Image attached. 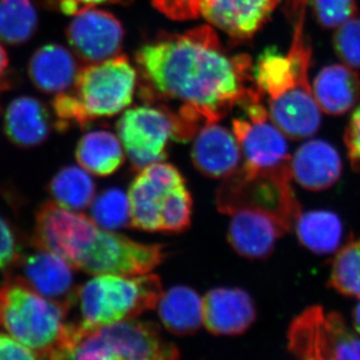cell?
I'll list each match as a JSON object with an SVG mask.
<instances>
[{
  "label": "cell",
  "instance_id": "1",
  "mask_svg": "<svg viewBox=\"0 0 360 360\" xmlns=\"http://www.w3.org/2000/svg\"><path fill=\"white\" fill-rule=\"evenodd\" d=\"M146 103H179L175 115L198 129L236 105L262 99L246 54H231L210 25L161 33L135 56Z\"/></svg>",
  "mask_w": 360,
  "mask_h": 360
},
{
  "label": "cell",
  "instance_id": "2",
  "mask_svg": "<svg viewBox=\"0 0 360 360\" xmlns=\"http://www.w3.org/2000/svg\"><path fill=\"white\" fill-rule=\"evenodd\" d=\"M307 7H298L288 16L293 22V37L288 56L266 49L253 68V78L262 96H269L270 120L285 136L303 139L321 127V110L309 82L311 46L305 37Z\"/></svg>",
  "mask_w": 360,
  "mask_h": 360
},
{
  "label": "cell",
  "instance_id": "3",
  "mask_svg": "<svg viewBox=\"0 0 360 360\" xmlns=\"http://www.w3.org/2000/svg\"><path fill=\"white\" fill-rule=\"evenodd\" d=\"M179 352L151 322L129 319L91 326L66 324L51 359L172 360Z\"/></svg>",
  "mask_w": 360,
  "mask_h": 360
},
{
  "label": "cell",
  "instance_id": "4",
  "mask_svg": "<svg viewBox=\"0 0 360 360\" xmlns=\"http://www.w3.org/2000/svg\"><path fill=\"white\" fill-rule=\"evenodd\" d=\"M136 84L137 70L125 56L84 66L73 89L56 94L52 101L58 129L71 122L85 127L97 118L122 112L131 104Z\"/></svg>",
  "mask_w": 360,
  "mask_h": 360
},
{
  "label": "cell",
  "instance_id": "5",
  "mask_svg": "<svg viewBox=\"0 0 360 360\" xmlns=\"http://www.w3.org/2000/svg\"><path fill=\"white\" fill-rule=\"evenodd\" d=\"M70 310L9 274L0 288V328L37 354L49 359L63 338Z\"/></svg>",
  "mask_w": 360,
  "mask_h": 360
},
{
  "label": "cell",
  "instance_id": "6",
  "mask_svg": "<svg viewBox=\"0 0 360 360\" xmlns=\"http://www.w3.org/2000/svg\"><path fill=\"white\" fill-rule=\"evenodd\" d=\"M162 293L155 274L96 276L77 291L82 322L99 326L136 319L155 309Z\"/></svg>",
  "mask_w": 360,
  "mask_h": 360
},
{
  "label": "cell",
  "instance_id": "7",
  "mask_svg": "<svg viewBox=\"0 0 360 360\" xmlns=\"http://www.w3.org/2000/svg\"><path fill=\"white\" fill-rule=\"evenodd\" d=\"M117 132L130 162L136 169L167 158L168 141H187L198 130L163 105L146 104L123 113Z\"/></svg>",
  "mask_w": 360,
  "mask_h": 360
},
{
  "label": "cell",
  "instance_id": "8",
  "mask_svg": "<svg viewBox=\"0 0 360 360\" xmlns=\"http://www.w3.org/2000/svg\"><path fill=\"white\" fill-rule=\"evenodd\" d=\"M291 177V172H255L243 165L225 177L217 191V207L225 214L243 208L265 210L292 224L300 208L290 187Z\"/></svg>",
  "mask_w": 360,
  "mask_h": 360
},
{
  "label": "cell",
  "instance_id": "9",
  "mask_svg": "<svg viewBox=\"0 0 360 360\" xmlns=\"http://www.w3.org/2000/svg\"><path fill=\"white\" fill-rule=\"evenodd\" d=\"M165 258L162 245L136 243L97 225L87 238L75 269L94 276H141L155 269Z\"/></svg>",
  "mask_w": 360,
  "mask_h": 360
},
{
  "label": "cell",
  "instance_id": "10",
  "mask_svg": "<svg viewBox=\"0 0 360 360\" xmlns=\"http://www.w3.org/2000/svg\"><path fill=\"white\" fill-rule=\"evenodd\" d=\"M246 118L232 122L233 134L245 156V167L262 172H290L285 135L270 120L262 99L243 104Z\"/></svg>",
  "mask_w": 360,
  "mask_h": 360
},
{
  "label": "cell",
  "instance_id": "11",
  "mask_svg": "<svg viewBox=\"0 0 360 360\" xmlns=\"http://www.w3.org/2000/svg\"><path fill=\"white\" fill-rule=\"evenodd\" d=\"M182 184L184 176L169 163H151L130 184V224L146 231H160L161 210L168 194Z\"/></svg>",
  "mask_w": 360,
  "mask_h": 360
},
{
  "label": "cell",
  "instance_id": "12",
  "mask_svg": "<svg viewBox=\"0 0 360 360\" xmlns=\"http://www.w3.org/2000/svg\"><path fill=\"white\" fill-rule=\"evenodd\" d=\"M75 16L66 30V37L78 58L86 65H94L120 56L124 30L113 14L90 8Z\"/></svg>",
  "mask_w": 360,
  "mask_h": 360
},
{
  "label": "cell",
  "instance_id": "13",
  "mask_svg": "<svg viewBox=\"0 0 360 360\" xmlns=\"http://www.w3.org/2000/svg\"><path fill=\"white\" fill-rule=\"evenodd\" d=\"M231 215L229 243L238 255L252 259L269 257L277 239L291 226L283 217L255 208H243Z\"/></svg>",
  "mask_w": 360,
  "mask_h": 360
},
{
  "label": "cell",
  "instance_id": "14",
  "mask_svg": "<svg viewBox=\"0 0 360 360\" xmlns=\"http://www.w3.org/2000/svg\"><path fill=\"white\" fill-rule=\"evenodd\" d=\"M281 0H203L201 15L233 41L252 39Z\"/></svg>",
  "mask_w": 360,
  "mask_h": 360
},
{
  "label": "cell",
  "instance_id": "15",
  "mask_svg": "<svg viewBox=\"0 0 360 360\" xmlns=\"http://www.w3.org/2000/svg\"><path fill=\"white\" fill-rule=\"evenodd\" d=\"M28 257L18 258L20 277L32 290L51 302L63 305L70 310L77 300L72 267L63 258L49 252L37 250Z\"/></svg>",
  "mask_w": 360,
  "mask_h": 360
},
{
  "label": "cell",
  "instance_id": "16",
  "mask_svg": "<svg viewBox=\"0 0 360 360\" xmlns=\"http://www.w3.org/2000/svg\"><path fill=\"white\" fill-rule=\"evenodd\" d=\"M255 317L252 300L240 288H215L202 298L203 324L213 335H240Z\"/></svg>",
  "mask_w": 360,
  "mask_h": 360
},
{
  "label": "cell",
  "instance_id": "17",
  "mask_svg": "<svg viewBox=\"0 0 360 360\" xmlns=\"http://www.w3.org/2000/svg\"><path fill=\"white\" fill-rule=\"evenodd\" d=\"M241 148L236 135L217 124L205 123L194 139L191 158L205 176L225 179L238 169Z\"/></svg>",
  "mask_w": 360,
  "mask_h": 360
},
{
  "label": "cell",
  "instance_id": "18",
  "mask_svg": "<svg viewBox=\"0 0 360 360\" xmlns=\"http://www.w3.org/2000/svg\"><path fill=\"white\" fill-rule=\"evenodd\" d=\"M341 168L336 149L321 139L305 142L290 161L291 176L311 191H324L333 186L340 177Z\"/></svg>",
  "mask_w": 360,
  "mask_h": 360
},
{
  "label": "cell",
  "instance_id": "19",
  "mask_svg": "<svg viewBox=\"0 0 360 360\" xmlns=\"http://www.w3.org/2000/svg\"><path fill=\"white\" fill-rule=\"evenodd\" d=\"M51 116L44 103L34 97L20 96L9 104L4 115V131L9 141L23 148L46 141L51 131Z\"/></svg>",
  "mask_w": 360,
  "mask_h": 360
},
{
  "label": "cell",
  "instance_id": "20",
  "mask_svg": "<svg viewBox=\"0 0 360 360\" xmlns=\"http://www.w3.org/2000/svg\"><path fill=\"white\" fill-rule=\"evenodd\" d=\"M79 70L73 54L59 44L40 47L28 63V75L33 85L49 94H59L70 90Z\"/></svg>",
  "mask_w": 360,
  "mask_h": 360
},
{
  "label": "cell",
  "instance_id": "21",
  "mask_svg": "<svg viewBox=\"0 0 360 360\" xmlns=\"http://www.w3.org/2000/svg\"><path fill=\"white\" fill-rule=\"evenodd\" d=\"M288 348L300 359H333V326L321 307L296 317L288 331Z\"/></svg>",
  "mask_w": 360,
  "mask_h": 360
},
{
  "label": "cell",
  "instance_id": "22",
  "mask_svg": "<svg viewBox=\"0 0 360 360\" xmlns=\"http://www.w3.org/2000/svg\"><path fill=\"white\" fill-rule=\"evenodd\" d=\"M312 92L322 112L343 115L359 101V73L347 65L326 66L315 77Z\"/></svg>",
  "mask_w": 360,
  "mask_h": 360
},
{
  "label": "cell",
  "instance_id": "23",
  "mask_svg": "<svg viewBox=\"0 0 360 360\" xmlns=\"http://www.w3.org/2000/svg\"><path fill=\"white\" fill-rule=\"evenodd\" d=\"M158 307L161 322L174 335H193L203 323L202 298L186 286L163 292Z\"/></svg>",
  "mask_w": 360,
  "mask_h": 360
},
{
  "label": "cell",
  "instance_id": "24",
  "mask_svg": "<svg viewBox=\"0 0 360 360\" xmlns=\"http://www.w3.org/2000/svg\"><path fill=\"white\" fill-rule=\"evenodd\" d=\"M75 156L80 167L97 176H108L124 161L120 139L106 130H94L78 142Z\"/></svg>",
  "mask_w": 360,
  "mask_h": 360
},
{
  "label": "cell",
  "instance_id": "25",
  "mask_svg": "<svg viewBox=\"0 0 360 360\" xmlns=\"http://www.w3.org/2000/svg\"><path fill=\"white\" fill-rule=\"evenodd\" d=\"M296 233L303 246L319 255L338 250L342 239V224L335 213L314 210L300 214L295 220Z\"/></svg>",
  "mask_w": 360,
  "mask_h": 360
},
{
  "label": "cell",
  "instance_id": "26",
  "mask_svg": "<svg viewBox=\"0 0 360 360\" xmlns=\"http://www.w3.org/2000/svg\"><path fill=\"white\" fill-rule=\"evenodd\" d=\"M49 193L59 205L79 212L91 205L96 186L84 168L68 167L59 170L49 186Z\"/></svg>",
  "mask_w": 360,
  "mask_h": 360
},
{
  "label": "cell",
  "instance_id": "27",
  "mask_svg": "<svg viewBox=\"0 0 360 360\" xmlns=\"http://www.w3.org/2000/svg\"><path fill=\"white\" fill-rule=\"evenodd\" d=\"M37 27V14L30 0H0V40L25 44Z\"/></svg>",
  "mask_w": 360,
  "mask_h": 360
},
{
  "label": "cell",
  "instance_id": "28",
  "mask_svg": "<svg viewBox=\"0 0 360 360\" xmlns=\"http://www.w3.org/2000/svg\"><path fill=\"white\" fill-rule=\"evenodd\" d=\"M329 285L341 295L360 298V239L338 251L331 266Z\"/></svg>",
  "mask_w": 360,
  "mask_h": 360
},
{
  "label": "cell",
  "instance_id": "29",
  "mask_svg": "<svg viewBox=\"0 0 360 360\" xmlns=\"http://www.w3.org/2000/svg\"><path fill=\"white\" fill-rule=\"evenodd\" d=\"M90 206L91 219L101 229L115 231L130 224L129 198L120 189L103 191Z\"/></svg>",
  "mask_w": 360,
  "mask_h": 360
},
{
  "label": "cell",
  "instance_id": "30",
  "mask_svg": "<svg viewBox=\"0 0 360 360\" xmlns=\"http://www.w3.org/2000/svg\"><path fill=\"white\" fill-rule=\"evenodd\" d=\"M193 198L182 184L168 194L161 210L160 231L181 232L191 225Z\"/></svg>",
  "mask_w": 360,
  "mask_h": 360
},
{
  "label": "cell",
  "instance_id": "31",
  "mask_svg": "<svg viewBox=\"0 0 360 360\" xmlns=\"http://www.w3.org/2000/svg\"><path fill=\"white\" fill-rule=\"evenodd\" d=\"M333 46L345 65L360 68V18L355 15L338 26Z\"/></svg>",
  "mask_w": 360,
  "mask_h": 360
},
{
  "label": "cell",
  "instance_id": "32",
  "mask_svg": "<svg viewBox=\"0 0 360 360\" xmlns=\"http://www.w3.org/2000/svg\"><path fill=\"white\" fill-rule=\"evenodd\" d=\"M314 13L319 25L338 28L356 15V0H311Z\"/></svg>",
  "mask_w": 360,
  "mask_h": 360
},
{
  "label": "cell",
  "instance_id": "33",
  "mask_svg": "<svg viewBox=\"0 0 360 360\" xmlns=\"http://www.w3.org/2000/svg\"><path fill=\"white\" fill-rule=\"evenodd\" d=\"M153 6L174 20H195L200 15L203 0H151Z\"/></svg>",
  "mask_w": 360,
  "mask_h": 360
},
{
  "label": "cell",
  "instance_id": "34",
  "mask_svg": "<svg viewBox=\"0 0 360 360\" xmlns=\"http://www.w3.org/2000/svg\"><path fill=\"white\" fill-rule=\"evenodd\" d=\"M20 257L13 231L4 217H0V269L15 264Z\"/></svg>",
  "mask_w": 360,
  "mask_h": 360
},
{
  "label": "cell",
  "instance_id": "35",
  "mask_svg": "<svg viewBox=\"0 0 360 360\" xmlns=\"http://www.w3.org/2000/svg\"><path fill=\"white\" fill-rule=\"evenodd\" d=\"M345 141L352 165L360 170V103L348 123Z\"/></svg>",
  "mask_w": 360,
  "mask_h": 360
},
{
  "label": "cell",
  "instance_id": "36",
  "mask_svg": "<svg viewBox=\"0 0 360 360\" xmlns=\"http://www.w3.org/2000/svg\"><path fill=\"white\" fill-rule=\"evenodd\" d=\"M37 354L22 343L6 333H0V359H35Z\"/></svg>",
  "mask_w": 360,
  "mask_h": 360
},
{
  "label": "cell",
  "instance_id": "37",
  "mask_svg": "<svg viewBox=\"0 0 360 360\" xmlns=\"http://www.w3.org/2000/svg\"><path fill=\"white\" fill-rule=\"evenodd\" d=\"M131 0H54V7H58L66 15L77 14L103 4H129Z\"/></svg>",
  "mask_w": 360,
  "mask_h": 360
},
{
  "label": "cell",
  "instance_id": "38",
  "mask_svg": "<svg viewBox=\"0 0 360 360\" xmlns=\"http://www.w3.org/2000/svg\"><path fill=\"white\" fill-rule=\"evenodd\" d=\"M8 63V56H7L6 49L0 44V94L11 87V80L7 77ZM0 112H1V106H0Z\"/></svg>",
  "mask_w": 360,
  "mask_h": 360
},
{
  "label": "cell",
  "instance_id": "39",
  "mask_svg": "<svg viewBox=\"0 0 360 360\" xmlns=\"http://www.w3.org/2000/svg\"><path fill=\"white\" fill-rule=\"evenodd\" d=\"M354 324L355 329L360 335V302L354 310Z\"/></svg>",
  "mask_w": 360,
  "mask_h": 360
},
{
  "label": "cell",
  "instance_id": "40",
  "mask_svg": "<svg viewBox=\"0 0 360 360\" xmlns=\"http://www.w3.org/2000/svg\"><path fill=\"white\" fill-rule=\"evenodd\" d=\"M42 2L46 6L54 7V0H42Z\"/></svg>",
  "mask_w": 360,
  "mask_h": 360
}]
</instances>
